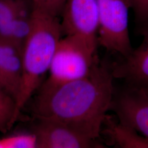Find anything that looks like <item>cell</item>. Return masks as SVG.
Segmentation results:
<instances>
[{"mask_svg":"<svg viewBox=\"0 0 148 148\" xmlns=\"http://www.w3.org/2000/svg\"><path fill=\"white\" fill-rule=\"evenodd\" d=\"M114 79L111 65L98 59L82 78L62 83L45 80L30 99L32 117L63 122L98 140L114 95Z\"/></svg>","mask_w":148,"mask_h":148,"instance_id":"cell-1","label":"cell"},{"mask_svg":"<svg viewBox=\"0 0 148 148\" xmlns=\"http://www.w3.org/2000/svg\"><path fill=\"white\" fill-rule=\"evenodd\" d=\"M63 35L59 16L34 9L32 28L23 49L22 79L16 101V122L45 81Z\"/></svg>","mask_w":148,"mask_h":148,"instance_id":"cell-2","label":"cell"},{"mask_svg":"<svg viewBox=\"0 0 148 148\" xmlns=\"http://www.w3.org/2000/svg\"><path fill=\"white\" fill-rule=\"evenodd\" d=\"M98 45L123 58L127 57L133 49L128 29L130 0H98Z\"/></svg>","mask_w":148,"mask_h":148,"instance_id":"cell-3","label":"cell"},{"mask_svg":"<svg viewBox=\"0 0 148 148\" xmlns=\"http://www.w3.org/2000/svg\"><path fill=\"white\" fill-rule=\"evenodd\" d=\"M98 59L97 53L83 43L75 37L65 36L59 43L46 81L62 83L85 77Z\"/></svg>","mask_w":148,"mask_h":148,"instance_id":"cell-4","label":"cell"},{"mask_svg":"<svg viewBox=\"0 0 148 148\" xmlns=\"http://www.w3.org/2000/svg\"><path fill=\"white\" fill-rule=\"evenodd\" d=\"M61 16L63 35L76 38L92 52L97 53L98 0H66Z\"/></svg>","mask_w":148,"mask_h":148,"instance_id":"cell-5","label":"cell"},{"mask_svg":"<svg viewBox=\"0 0 148 148\" xmlns=\"http://www.w3.org/2000/svg\"><path fill=\"white\" fill-rule=\"evenodd\" d=\"M31 131L35 136L36 148H105L63 122L50 119L32 117Z\"/></svg>","mask_w":148,"mask_h":148,"instance_id":"cell-6","label":"cell"},{"mask_svg":"<svg viewBox=\"0 0 148 148\" xmlns=\"http://www.w3.org/2000/svg\"><path fill=\"white\" fill-rule=\"evenodd\" d=\"M110 110L119 121L135 129L148 139V91L126 85L114 92Z\"/></svg>","mask_w":148,"mask_h":148,"instance_id":"cell-7","label":"cell"},{"mask_svg":"<svg viewBox=\"0 0 148 148\" xmlns=\"http://www.w3.org/2000/svg\"><path fill=\"white\" fill-rule=\"evenodd\" d=\"M141 44L128 56L111 64L114 79L148 91V25L139 27Z\"/></svg>","mask_w":148,"mask_h":148,"instance_id":"cell-8","label":"cell"},{"mask_svg":"<svg viewBox=\"0 0 148 148\" xmlns=\"http://www.w3.org/2000/svg\"><path fill=\"white\" fill-rule=\"evenodd\" d=\"M23 46L0 34V86L16 101L21 87Z\"/></svg>","mask_w":148,"mask_h":148,"instance_id":"cell-9","label":"cell"},{"mask_svg":"<svg viewBox=\"0 0 148 148\" xmlns=\"http://www.w3.org/2000/svg\"><path fill=\"white\" fill-rule=\"evenodd\" d=\"M101 134L106 137L109 143L121 148H148V139L129 125L116 121L108 115L103 122Z\"/></svg>","mask_w":148,"mask_h":148,"instance_id":"cell-10","label":"cell"},{"mask_svg":"<svg viewBox=\"0 0 148 148\" xmlns=\"http://www.w3.org/2000/svg\"><path fill=\"white\" fill-rule=\"evenodd\" d=\"M34 11L31 0H0V34L16 22L31 21Z\"/></svg>","mask_w":148,"mask_h":148,"instance_id":"cell-11","label":"cell"},{"mask_svg":"<svg viewBox=\"0 0 148 148\" xmlns=\"http://www.w3.org/2000/svg\"><path fill=\"white\" fill-rule=\"evenodd\" d=\"M16 101L0 86V132L7 133L16 122Z\"/></svg>","mask_w":148,"mask_h":148,"instance_id":"cell-12","label":"cell"},{"mask_svg":"<svg viewBox=\"0 0 148 148\" xmlns=\"http://www.w3.org/2000/svg\"><path fill=\"white\" fill-rule=\"evenodd\" d=\"M0 148H36V138L29 133H19L0 139Z\"/></svg>","mask_w":148,"mask_h":148,"instance_id":"cell-13","label":"cell"},{"mask_svg":"<svg viewBox=\"0 0 148 148\" xmlns=\"http://www.w3.org/2000/svg\"><path fill=\"white\" fill-rule=\"evenodd\" d=\"M66 0H31L34 9L53 16H61Z\"/></svg>","mask_w":148,"mask_h":148,"instance_id":"cell-14","label":"cell"},{"mask_svg":"<svg viewBox=\"0 0 148 148\" xmlns=\"http://www.w3.org/2000/svg\"><path fill=\"white\" fill-rule=\"evenodd\" d=\"M139 27L148 25V0H130Z\"/></svg>","mask_w":148,"mask_h":148,"instance_id":"cell-15","label":"cell"}]
</instances>
